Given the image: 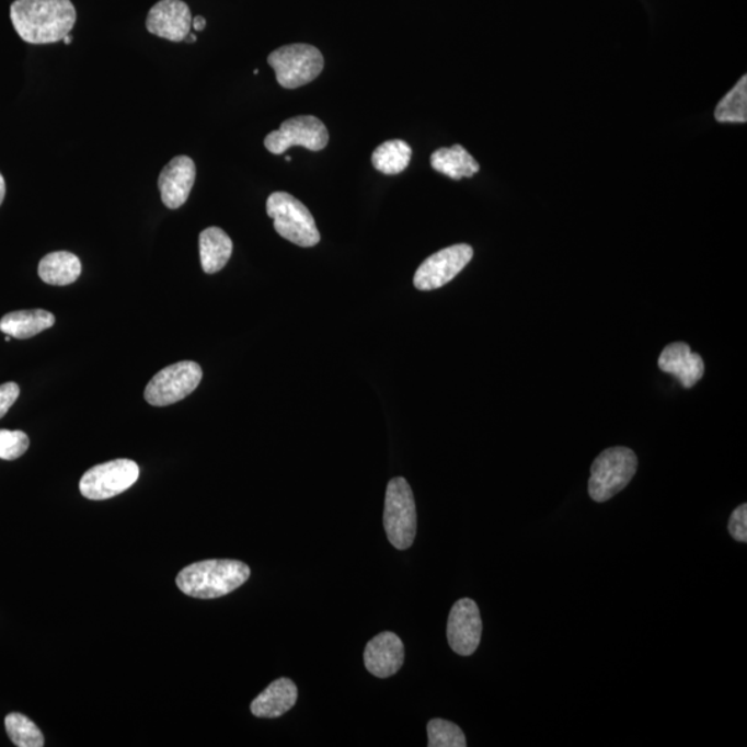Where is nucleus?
Listing matches in <instances>:
<instances>
[{
  "label": "nucleus",
  "instance_id": "nucleus-1",
  "mask_svg": "<svg viewBox=\"0 0 747 747\" xmlns=\"http://www.w3.org/2000/svg\"><path fill=\"white\" fill-rule=\"evenodd\" d=\"M10 19L26 44H56L70 35L77 10L71 0H15Z\"/></svg>",
  "mask_w": 747,
  "mask_h": 747
},
{
  "label": "nucleus",
  "instance_id": "nucleus-2",
  "mask_svg": "<svg viewBox=\"0 0 747 747\" xmlns=\"http://www.w3.org/2000/svg\"><path fill=\"white\" fill-rule=\"evenodd\" d=\"M250 576V566L244 562L208 560L184 567L176 577V586L188 597L214 599L235 591Z\"/></svg>",
  "mask_w": 747,
  "mask_h": 747
},
{
  "label": "nucleus",
  "instance_id": "nucleus-3",
  "mask_svg": "<svg viewBox=\"0 0 747 747\" xmlns=\"http://www.w3.org/2000/svg\"><path fill=\"white\" fill-rule=\"evenodd\" d=\"M639 459L628 447H612L593 462L588 493L594 502L605 503L617 496L634 478Z\"/></svg>",
  "mask_w": 747,
  "mask_h": 747
},
{
  "label": "nucleus",
  "instance_id": "nucleus-4",
  "mask_svg": "<svg viewBox=\"0 0 747 747\" xmlns=\"http://www.w3.org/2000/svg\"><path fill=\"white\" fill-rule=\"evenodd\" d=\"M267 215L275 222L278 234L292 244L310 249L320 243L318 226L310 210L291 194L277 192L271 194L266 203Z\"/></svg>",
  "mask_w": 747,
  "mask_h": 747
},
{
  "label": "nucleus",
  "instance_id": "nucleus-5",
  "mask_svg": "<svg viewBox=\"0 0 747 747\" xmlns=\"http://www.w3.org/2000/svg\"><path fill=\"white\" fill-rule=\"evenodd\" d=\"M383 528L394 549L407 550L417 533V508L414 494L404 478H393L388 483Z\"/></svg>",
  "mask_w": 747,
  "mask_h": 747
},
{
  "label": "nucleus",
  "instance_id": "nucleus-6",
  "mask_svg": "<svg viewBox=\"0 0 747 747\" xmlns=\"http://www.w3.org/2000/svg\"><path fill=\"white\" fill-rule=\"evenodd\" d=\"M277 82L286 89H297L314 81L322 73L324 57L312 45L294 44L278 47L267 57Z\"/></svg>",
  "mask_w": 747,
  "mask_h": 747
},
{
  "label": "nucleus",
  "instance_id": "nucleus-7",
  "mask_svg": "<svg viewBox=\"0 0 747 747\" xmlns=\"http://www.w3.org/2000/svg\"><path fill=\"white\" fill-rule=\"evenodd\" d=\"M202 380L203 368L197 363H175L156 373L146 387V402L156 407L170 406L196 391Z\"/></svg>",
  "mask_w": 747,
  "mask_h": 747
},
{
  "label": "nucleus",
  "instance_id": "nucleus-8",
  "mask_svg": "<svg viewBox=\"0 0 747 747\" xmlns=\"http://www.w3.org/2000/svg\"><path fill=\"white\" fill-rule=\"evenodd\" d=\"M140 468L135 461L119 459L91 468L83 473L79 491L88 499H108L128 491L138 482Z\"/></svg>",
  "mask_w": 747,
  "mask_h": 747
},
{
  "label": "nucleus",
  "instance_id": "nucleus-9",
  "mask_svg": "<svg viewBox=\"0 0 747 747\" xmlns=\"http://www.w3.org/2000/svg\"><path fill=\"white\" fill-rule=\"evenodd\" d=\"M329 131L325 125L313 115H299L283 123L280 129L266 136L265 147L272 154H284L294 146H301L310 151H320L329 145Z\"/></svg>",
  "mask_w": 747,
  "mask_h": 747
},
{
  "label": "nucleus",
  "instance_id": "nucleus-10",
  "mask_svg": "<svg viewBox=\"0 0 747 747\" xmlns=\"http://www.w3.org/2000/svg\"><path fill=\"white\" fill-rule=\"evenodd\" d=\"M473 250L468 244L451 245L436 252L415 272L414 287L420 291H433L450 283L471 262Z\"/></svg>",
  "mask_w": 747,
  "mask_h": 747
},
{
  "label": "nucleus",
  "instance_id": "nucleus-11",
  "mask_svg": "<svg viewBox=\"0 0 747 747\" xmlns=\"http://www.w3.org/2000/svg\"><path fill=\"white\" fill-rule=\"evenodd\" d=\"M481 612L475 601L462 598L452 605L447 620V641L450 648L461 656L475 654L482 639Z\"/></svg>",
  "mask_w": 747,
  "mask_h": 747
},
{
  "label": "nucleus",
  "instance_id": "nucleus-12",
  "mask_svg": "<svg viewBox=\"0 0 747 747\" xmlns=\"http://www.w3.org/2000/svg\"><path fill=\"white\" fill-rule=\"evenodd\" d=\"M191 8L182 0H160L149 12L146 28L162 39L182 42L193 28Z\"/></svg>",
  "mask_w": 747,
  "mask_h": 747
},
{
  "label": "nucleus",
  "instance_id": "nucleus-13",
  "mask_svg": "<svg viewBox=\"0 0 747 747\" xmlns=\"http://www.w3.org/2000/svg\"><path fill=\"white\" fill-rule=\"evenodd\" d=\"M196 164L191 157L179 156L161 171L158 177L162 203L166 208L177 209L186 204L196 182Z\"/></svg>",
  "mask_w": 747,
  "mask_h": 747
},
{
  "label": "nucleus",
  "instance_id": "nucleus-14",
  "mask_svg": "<svg viewBox=\"0 0 747 747\" xmlns=\"http://www.w3.org/2000/svg\"><path fill=\"white\" fill-rule=\"evenodd\" d=\"M404 663L402 640L391 631L373 636L365 651V665L372 676L388 678L397 675Z\"/></svg>",
  "mask_w": 747,
  "mask_h": 747
},
{
  "label": "nucleus",
  "instance_id": "nucleus-15",
  "mask_svg": "<svg viewBox=\"0 0 747 747\" xmlns=\"http://www.w3.org/2000/svg\"><path fill=\"white\" fill-rule=\"evenodd\" d=\"M659 368L663 372L675 376L687 389L701 381L704 373L702 357L693 354L683 342H675V344L663 349L659 357Z\"/></svg>",
  "mask_w": 747,
  "mask_h": 747
},
{
  "label": "nucleus",
  "instance_id": "nucleus-16",
  "mask_svg": "<svg viewBox=\"0 0 747 747\" xmlns=\"http://www.w3.org/2000/svg\"><path fill=\"white\" fill-rule=\"evenodd\" d=\"M298 688L289 678H278L251 703V713L260 719L281 717L296 706Z\"/></svg>",
  "mask_w": 747,
  "mask_h": 747
},
{
  "label": "nucleus",
  "instance_id": "nucleus-17",
  "mask_svg": "<svg viewBox=\"0 0 747 747\" xmlns=\"http://www.w3.org/2000/svg\"><path fill=\"white\" fill-rule=\"evenodd\" d=\"M55 323V314L47 310H19L0 319V331L15 340H28L49 330Z\"/></svg>",
  "mask_w": 747,
  "mask_h": 747
},
{
  "label": "nucleus",
  "instance_id": "nucleus-18",
  "mask_svg": "<svg viewBox=\"0 0 747 747\" xmlns=\"http://www.w3.org/2000/svg\"><path fill=\"white\" fill-rule=\"evenodd\" d=\"M233 254V241L219 228H208L199 234V257L203 271L214 275L223 269Z\"/></svg>",
  "mask_w": 747,
  "mask_h": 747
},
{
  "label": "nucleus",
  "instance_id": "nucleus-19",
  "mask_svg": "<svg viewBox=\"0 0 747 747\" xmlns=\"http://www.w3.org/2000/svg\"><path fill=\"white\" fill-rule=\"evenodd\" d=\"M81 261L72 252L57 251L46 255L39 262L38 273L41 280L49 286H70L81 276Z\"/></svg>",
  "mask_w": 747,
  "mask_h": 747
},
{
  "label": "nucleus",
  "instance_id": "nucleus-20",
  "mask_svg": "<svg viewBox=\"0 0 747 747\" xmlns=\"http://www.w3.org/2000/svg\"><path fill=\"white\" fill-rule=\"evenodd\" d=\"M430 165L441 175L460 181L462 177H471L479 172V164L470 152L460 145L439 149L430 156Z\"/></svg>",
  "mask_w": 747,
  "mask_h": 747
},
{
  "label": "nucleus",
  "instance_id": "nucleus-21",
  "mask_svg": "<svg viewBox=\"0 0 747 747\" xmlns=\"http://www.w3.org/2000/svg\"><path fill=\"white\" fill-rule=\"evenodd\" d=\"M412 154V147L406 141L389 140L373 150L371 162L377 171L386 175H399L409 166Z\"/></svg>",
  "mask_w": 747,
  "mask_h": 747
},
{
  "label": "nucleus",
  "instance_id": "nucleus-22",
  "mask_svg": "<svg viewBox=\"0 0 747 747\" xmlns=\"http://www.w3.org/2000/svg\"><path fill=\"white\" fill-rule=\"evenodd\" d=\"M4 727L10 740L18 747H42L45 738L33 720L21 713H10L4 719Z\"/></svg>",
  "mask_w": 747,
  "mask_h": 747
},
{
  "label": "nucleus",
  "instance_id": "nucleus-23",
  "mask_svg": "<svg viewBox=\"0 0 747 747\" xmlns=\"http://www.w3.org/2000/svg\"><path fill=\"white\" fill-rule=\"evenodd\" d=\"M719 123H742L747 120V77L740 79L736 87L719 103L714 113Z\"/></svg>",
  "mask_w": 747,
  "mask_h": 747
},
{
  "label": "nucleus",
  "instance_id": "nucleus-24",
  "mask_svg": "<svg viewBox=\"0 0 747 747\" xmlns=\"http://www.w3.org/2000/svg\"><path fill=\"white\" fill-rule=\"evenodd\" d=\"M428 746L466 747L467 739L459 725L447 720L434 719L428 723Z\"/></svg>",
  "mask_w": 747,
  "mask_h": 747
},
{
  "label": "nucleus",
  "instance_id": "nucleus-25",
  "mask_svg": "<svg viewBox=\"0 0 747 747\" xmlns=\"http://www.w3.org/2000/svg\"><path fill=\"white\" fill-rule=\"evenodd\" d=\"M30 438L23 430L0 429V459L14 461L28 450Z\"/></svg>",
  "mask_w": 747,
  "mask_h": 747
},
{
  "label": "nucleus",
  "instance_id": "nucleus-26",
  "mask_svg": "<svg viewBox=\"0 0 747 747\" xmlns=\"http://www.w3.org/2000/svg\"><path fill=\"white\" fill-rule=\"evenodd\" d=\"M729 535L739 543L747 541V505L742 504L731 515L728 522Z\"/></svg>",
  "mask_w": 747,
  "mask_h": 747
},
{
  "label": "nucleus",
  "instance_id": "nucleus-27",
  "mask_svg": "<svg viewBox=\"0 0 747 747\" xmlns=\"http://www.w3.org/2000/svg\"><path fill=\"white\" fill-rule=\"evenodd\" d=\"M20 397V388L15 382H7L0 386V418L8 414L15 400Z\"/></svg>",
  "mask_w": 747,
  "mask_h": 747
},
{
  "label": "nucleus",
  "instance_id": "nucleus-28",
  "mask_svg": "<svg viewBox=\"0 0 747 747\" xmlns=\"http://www.w3.org/2000/svg\"><path fill=\"white\" fill-rule=\"evenodd\" d=\"M194 30L196 31H203L205 26H207V20L203 18V15H197V18L193 19V24Z\"/></svg>",
  "mask_w": 747,
  "mask_h": 747
},
{
  "label": "nucleus",
  "instance_id": "nucleus-29",
  "mask_svg": "<svg viewBox=\"0 0 747 747\" xmlns=\"http://www.w3.org/2000/svg\"><path fill=\"white\" fill-rule=\"evenodd\" d=\"M4 196H7V182H4V177L0 173V205H2Z\"/></svg>",
  "mask_w": 747,
  "mask_h": 747
},
{
  "label": "nucleus",
  "instance_id": "nucleus-30",
  "mask_svg": "<svg viewBox=\"0 0 747 747\" xmlns=\"http://www.w3.org/2000/svg\"><path fill=\"white\" fill-rule=\"evenodd\" d=\"M184 41H187L188 44H193V42H196V41H197V36L194 35V34H188V35H187V38L184 39Z\"/></svg>",
  "mask_w": 747,
  "mask_h": 747
},
{
  "label": "nucleus",
  "instance_id": "nucleus-31",
  "mask_svg": "<svg viewBox=\"0 0 747 747\" xmlns=\"http://www.w3.org/2000/svg\"><path fill=\"white\" fill-rule=\"evenodd\" d=\"M71 41H72V38L70 35L65 36V39H62V42H65L66 45H70Z\"/></svg>",
  "mask_w": 747,
  "mask_h": 747
}]
</instances>
